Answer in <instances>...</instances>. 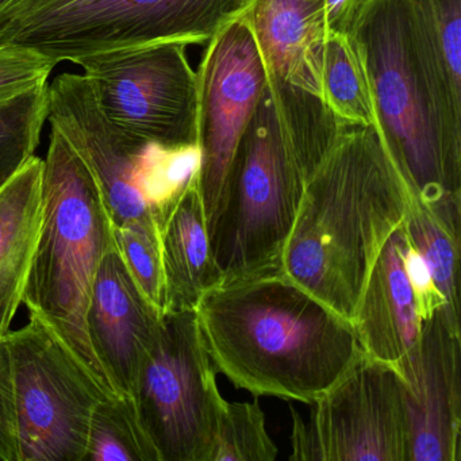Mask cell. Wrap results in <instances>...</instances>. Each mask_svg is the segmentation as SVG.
Listing matches in <instances>:
<instances>
[{
    "label": "cell",
    "mask_w": 461,
    "mask_h": 461,
    "mask_svg": "<svg viewBox=\"0 0 461 461\" xmlns=\"http://www.w3.org/2000/svg\"><path fill=\"white\" fill-rule=\"evenodd\" d=\"M349 34L410 193L423 202L461 196V88L445 61L431 0H366Z\"/></svg>",
    "instance_id": "6da1fadb"
},
{
    "label": "cell",
    "mask_w": 461,
    "mask_h": 461,
    "mask_svg": "<svg viewBox=\"0 0 461 461\" xmlns=\"http://www.w3.org/2000/svg\"><path fill=\"white\" fill-rule=\"evenodd\" d=\"M195 314L215 371L253 396L310 404L361 352L352 322L283 272L221 283Z\"/></svg>",
    "instance_id": "7a4b0ae2"
},
{
    "label": "cell",
    "mask_w": 461,
    "mask_h": 461,
    "mask_svg": "<svg viewBox=\"0 0 461 461\" xmlns=\"http://www.w3.org/2000/svg\"><path fill=\"white\" fill-rule=\"evenodd\" d=\"M411 198L379 123L339 129L304 185L283 274L352 322L372 267Z\"/></svg>",
    "instance_id": "3957f363"
},
{
    "label": "cell",
    "mask_w": 461,
    "mask_h": 461,
    "mask_svg": "<svg viewBox=\"0 0 461 461\" xmlns=\"http://www.w3.org/2000/svg\"><path fill=\"white\" fill-rule=\"evenodd\" d=\"M44 218L23 304L68 348L86 371L118 395L88 339L87 314L102 258L114 244L98 187L79 156L50 128L44 160Z\"/></svg>",
    "instance_id": "277c9868"
},
{
    "label": "cell",
    "mask_w": 461,
    "mask_h": 461,
    "mask_svg": "<svg viewBox=\"0 0 461 461\" xmlns=\"http://www.w3.org/2000/svg\"><path fill=\"white\" fill-rule=\"evenodd\" d=\"M303 172L264 87L231 163L220 207L207 225L221 283L282 272V258L295 225Z\"/></svg>",
    "instance_id": "5b68a950"
},
{
    "label": "cell",
    "mask_w": 461,
    "mask_h": 461,
    "mask_svg": "<svg viewBox=\"0 0 461 461\" xmlns=\"http://www.w3.org/2000/svg\"><path fill=\"white\" fill-rule=\"evenodd\" d=\"M252 0H14L0 12V45L56 63L158 42L206 44Z\"/></svg>",
    "instance_id": "8992f818"
},
{
    "label": "cell",
    "mask_w": 461,
    "mask_h": 461,
    "mask_svg": "<svg viewBox=\"0 0 461 461\" xmlns=\"http://www.w3.org/2000/svg\"><path fill=\"white\" fill-rule=\"evenodd\" d=\"M47 121L90 172L113 228L158 222L198 172L199 147L167 148L118 128L83 74L66 72L48 85Z\"/></svg>",
    "instance_id": "52a82bcc"
},
{
    "label": "cell",
    "mask_w": 461,
    "mask_h": 461,
    "mask_svg": "<svg viewBox=\"0 0 461 461\" xmlns=\"http://www.w3.org/2000/svg\"><path fill=\"white\" fill-rule=\"evenodd\" d=\"M195 310L167 312L133 398L158 461H212L223 396Z\"/></svg>",
    "instance_id": "ba28073f"
},
{
    "label": "cell",
    "mask_w": 461,
    "mask_h": 461,
    "mask_svg": "<svg viewBox=\"0 0 461 461\" xmlns=\"http://www.w3.org/2000/svg\"><path fill=\"white\" fill-rule=\"evenodd\" d=\"M4 345L12 368L18 461H85L94 410L112 395L39 318L10 331Z\"/></svg>",
    "instance_id": "9c48e42d"
},
{
    "label": "cell",
    "mask_w": 461,
    "mask_h": 461,
    "mask_svg": "<svg viewBox=\"0 0 461 461\" xmlns=\"http://www.w3.org/2000/svg\"><path fill=\"white\" fill-rule=\"evenodd\" d=\"M310 404L307 420L290 406L288 460L411 461L406 391L393 366L361 350L352 366Z\"/></svg>",
    "instance_id": "30bf717a"
},
{
    "label": "cell",
    "mask_w": 461,
    "mask_h": 461,
    "mask_svg": "<svg viewBox=\"0 0 461 461\" xmlns=\"http://www.w3.org/2000/svg\"><path fill=\"white\" fill-rule=\"evenodd\" d=\"M185 42L169 41L87 56L77 66L118 128L167 148L198 145V74Z\"/></svg>",
    "instance_id": "8fae6325"
},
{
    "label": "cell",
    "mask_w": 461,
    "mask_h": 461,
    "mask_svg": "<svg viewBox=\"0 0 461 461\" xmlns=\"http://www.w3.org/2000/svg\"><path fill=\"white\" fill-rule=\"evenodd\" d=\"M247 10L206 42L196 69L201 150L196 180L206 225L220 207L237 148L267 83Z\"/></svg>",
    "instance_id": "7c38bea8"
},
{
    "label": "cell",
    "mask_w": 461,
    "mask_h": 461,
    "mask_svg": "<svg viewBox=\"0 0 461 461\" xmlns=\"http://www.w3.org/2000/svg\"><path fill=\"white\" fill-rule=\"evenodd\" d=\"M247 14L283 121L291 129L329 122L322 102L325 0H252Z\"/></svg>",
    "instance_id": "4fadbf2b"
},
{
    "label": "cell",
    "mask_w": 461,
    "mask_h": 461,
    "mask_svg": "<svg viewBox=\"0 0 461 461\" xmlns=\"http://www.w3.org/2000/svg\"><path fill=\"white\" fill-rule=\"evenodd\" d=\"M461 329L447 307L422 322L420 339L395 371L403 380L411 461H460Z\"/></svg>",
    "instance_id": "5bb4252c"
},
{
    "label": "cell",
    "mask_w": 461,
    "mask_h": 461,
    "mask_svg": "<svg viewBox=\"0 0 461 461\" xmlns=\"http://www.w3.org/2000/svg\"><path fill=\"white\" fill-rule=\"evenodd\" d=\"M163 314L145 298L114 244L99 266L88 303V339L118 395H133Z\"/></svg>",
    "instance_id": "9a60e30c"
},
{
    "label": "cell",
    "mask_w": 461,
    "mask_h": 461,
    "mask_svg": "<svg viewBox=\"0 0 461 461\" xmlns=\"http://www.w3.org/2000/svg\"><path fill=\"white\" fill-rule=\"evenodd\" d=\"M406 244L402 223L375 261L352 320L364 355L393 369L417 344L422 330L404 269Z\"/></svg>",
    "instance_id": "2e32d148"
},
{
    "label": "cell",
    "mask_w": 461,
    "mask_h": 461,
    "mask_svg": "<svg viewBox=\"0 0 461 461\" xmlns=\"http://www.w3.org/2000/svg\"><path fill=\"white\" fill-rule=\"evenodd\" d=\"M44 160L32 156L0 188V348L23 303L44 218Z\"/></svg>",
    "instance_id": "e0dca14e"
},
{
    "label": "cell",
    "mask_w": 461,
    "mask_h": 461,
    "mask_svg": "<svg viewBox=\"0 0 461 461\" xmlns=\"http://www.w3.org/2000/svg\"><path fill=\"white\" fill-rule=\"evenodd\" d=\"M167 312L195 310L210 288L221 285L212 260L196 174L158 221Z\"/></svg>",
    "instance_id": "ac0fdd59"
},
{
    "label": "cell",
    "mask_w": 461,
    "mask_h": 461,
    "mask_svg": "<svg viewBox=\"0 0 461 461\" xmlns=\"http://www.w3.org/2000/svg\"><path fill=\"white\" fill-rule=\"evenodd\" d=\"M403 229L407 240L425 258L450 314L460 320L461 196L434 202L412 196Z\"/></svg>",
    "instance_id": "d6986e66"
},
{
    "label": "cell",
    "mask_w": 461,
    "mask_h": 461,
    "mask_svg": "<svg viewBox=\"0 0 461 461\" xmlns=\"http://www.w3.org/2000/svg\"><path fill=\"white\" fill-rule=\"evenodd\" d=\"M322 102L341 128L379 123L366 66L349 33L326 36Z\"/></svg>",
    "instance_id": "ffe728a7"
},
{
    "label": "cell",
    "mask_w": 461,
    "mask_h": 461,
    "mask_svg": "<svg viewBox=\"0 0 461 461\" xmlns=\"http://www.w3.org/2000/svg\"><path fill=\"white\" fill-rule=\"evenodd\" d=\"M85 461H158L131 396H104L96 404Z\"/></svg>",
    "instance_id": "44dd1931"
},
{
    "label": "cell",
    "mask_w": 461,
    "mask_h": 461,
    "mask_svg": "<svg viewBox=\"0 0 461 461\" xmlns=\"http://www.w3.org/2000/svg\"><path fill=\"white\" fill-rule=\"evenodd\" d=\"M48 117V82L0 104V188L34 156Z\"/></svg>",
    "instance_id": "7402d4cb"
},
{
    "label": "cell",
    "mask_w": 461,
    "mask_h": 461,
    "mask_svg": "<svg viewBox=\"0 0 461 461\" xmlns=\"http://www.w3.org/2000/svg\"><path fill=\"white\" fill-rule=\"evenodd\" d=\"M277 455L258 401L223 402L212 461H274Z\"/></svg>",
    "instance_id": "603a6c76"
},
{
    "label": "cell",
    "mask_w": 461,
    "mask_h": 461,
    "mask_svg": "<svg viewBox=\"0 0 461 461\" xmlns=\"http://www.w3.org/2000/svg\"><path fill=\"white\" fill-rule=\"evenodd\" d=\"M115 247L145 298L164 315L166 285L160 236L155 218L131 221L113 228Z\"/></svg>",
    "instance_id": "cb8c5ba5"
},
{
    "label": "cell",
    "mask_w": 461,
    "mask_h": 461,
    "mask_svg": "<svg viewBox=\"0 0 461 461\" xmlns=\"http://www.w3.org/2000/svg\"><path fill=\"white\" fill-rule=\"evenodd\" d=\"M56 66L31 48L0 45V104L47 83Z\"/></svg>",
    "instance_id": "d4e9b609"
},
{
    "label": "cell",
    "mask_w": 461,
    "mask_h": 461,
    "mask_svg": "<svg viewBox=\"0 0 461 461\" xmlns=\"http://www.w3.org/2000/svg\"><path fill=\"white\" fill-rule=\"evenodd\" d=\"M403 263L420 321L425 322L442 307L447 309V302L437 288L425 258L409 240L403 253Z\"/></svg>",
    "instance_id": "484cf974"
},
{
    "label": "cell",
    "mask_w": 461,
    "mask_h": 461,
    "mask_svg": "<svg viewBox=\"0 0 461 461\" xmlns=\"http://www.w3.org/2000/svg\"><path fill=\"white\" fill-rule=\"evenodd\" d=\"M431 7L450 77L461 88V0H431Z\"/></svg>",
    "instance_id": "4316f807"
},
{
    "label": "cell",
    "mask_w": 461,
    "mask_h": 461,
    "mask_svg": "<svg viewBox=\"0 0 461 461\" xmlns=\"http://www.w3.org/2000/svg\"><path fill=\"white\" fill-rule=\"evenodd\" d=\"M0 461H18L17 425L9 353L0 348Z\"/></svg>",
    "instance_id": "83f0119b"
},
{
    "label": "cell",
    "mask_w": 461,
    "mask_h": 461,
    "mask_svg": "<svg viewBox=\"0 0 461 461\" xmlns=\"http://www.w3.org/2000/svg\"><path fill=\"white\" fill-rule=\"evenodd\" d=\"M366 0H325L328 33H349L353 21Z\"/></svg>",
    "instance_id": "f1b7e54d"
},
{
    "label": "cell",
    "mask_w": 461,
    "mask_h": 461,
    "mask_svg": "<svg viewBox=\"0 0 461 461\" xmlns=\"http://www.w3.org/2000/svg\"><path fill=\"white\" fill-rule=\"evenodd\" d=\"M12 2H14V0H0V12H2L5 7L9 6Z\"/></svg>",
    "instance_id": "f546056e"
}]
</instances>
